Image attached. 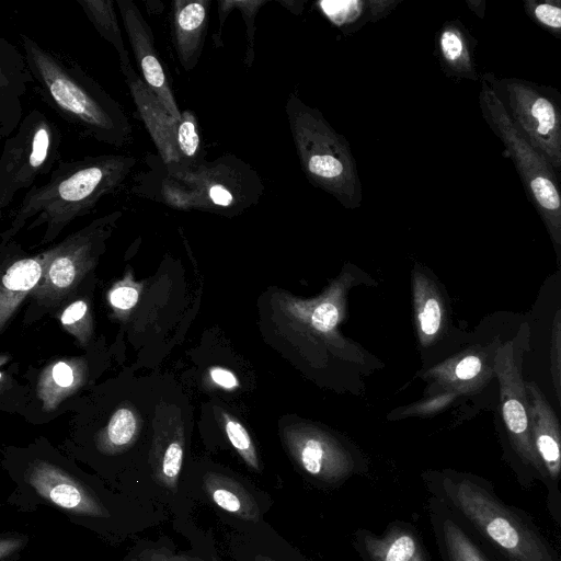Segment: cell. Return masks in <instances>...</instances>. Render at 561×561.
<instances>
[{
  "mask_svg": "<svg viewBox=\"0 0 561 561\" xmlns=\"http://www.w3.org/2000/svg\"><path fill=\"white\" fill-rule=\"evenodd\" d=\"M240 535L233 551L237 561H312L267 523Z\"/></svg>",
  "mask_w": 561,
  "mask_h": 561,
  "instance_id": "7402d4cb",
  "label": "cell"
},
{
  "mask_svg": "<svg viewBox=\"0 0 561 561\" xmlns=\"http://www.w3.org/2000/svg\"><path fill=\"white\" fill-rule=\"evenodd\" d=\"M34 82L24 54L4 37L0 41V136L10 137L22 122V99Z\"/></svg>",
  "mask_w": 561,
  "mask_h": 561,
  "instance_id": "ac0fdd59",
  "label": "cell"
},
{
  "mask_svg": "<svg viewBox=\"0 0 561 561\" xmlns=\"http://www.w3.org/2000/svg\"><path fill=\"white\" fill-rule=\"evenodd\" d=\"M480 104L486 124L504 145L527 196L550 237L561 266V186L554 170L520 136L493 87L483 81Z\"/></svg>",
  "mask_w": 561,
  "mask_h": 561,
  "instance_id": "8992f818",
  "label": "cell"
},
{
  "mask_svg": "<svg viewBox=\"0 0 561 561\" xmlns=\"http://www.w3.org/2000/svg\"><path fill=\"white\" fill-rule=\"evenodd\" d=\"M442 308L436 298H428L419 314L421 330L425 335H435L442 324Z\"/></svg>",
  "mask_w": 561,
  "mask_h": 561,
  "instance_id": "4dcf8cb0",
  "label": "cell"
},
{
  "mask_svg": "<svg viewBox=\"0 0 561 561\" xmlns=\"http://www.w3.org/2000/svg\"><path fill=\"white\" fill-rule=\"evenodd\" d=\"M440 45L444 56L451 62H460L465 60L468 55L461 34L454 31H445L443 33Z\"/></svg>",
  "mask_w": 561,
  "mask_h": 561,
  "instance_id": "1f68e13d",
  "label": "cell"
},
{
  "mask_svg": "<svg viewBox=\"0 0 561 561\" xmlns=\"http://www.w3.org/2000/svg\"><path fill=\"white\" fill-rule=\"evenodd\" d=\"M525 380L531 440L545 472L547 508L561 539V421L539 386Z\"/></svg>",
  "mask_w": 561,
  "mask_h": 561,
  "instance_id": "8fae6325",
  "label": "cell"
},
{
  "mask_svg": "<svg viewBox=\"0 0 561 561\" xmlns=\"http://www.w3.org/2000/svg\"><path fill=\"white\" fill-rule=\"evenodd\" d=\"M427 513L442 561H506L481 543L440 501L430 496Z\"/></svg>",
  "mask_w": 561,
  "mask_h": 561,
  "instance_id": "e0dca14e",
  "label": "cell"
},
{
  "mask_svg": "<svg viewBox=\"0 0 561 561\" xmlns=\"http://www.w3.org/2000/svg\"><path fill=\"white\" fill-rule=\"evenodd\" d=\"M152 425L153 436L148 457L150 476L162 492L174 496L180 491L185 450L184 424L180 410L175 405L161 402L157 405Z\"/></svg>",
  "mask_w": 561,
  "mask_h": 561,
  "instance_id": "5bb4252c",
  "label": "cell"
},
{
  "mask_svg": "<svg viewBox=\"0 0 561 561\" xmlns=\"http://www.w3.org/2000/svg\"><path fill=\"white\" fill-rule=\"evenodd\" d=\"M142 285L133 278L131 270H128L121 280L116 282L108 290V301L117 313H127L138 302Z\"/></svg>",
  "mask_w": 561,
  "mask_h": 561,
  "instance_id": "f1b7e54d",
  "label": "cell"
},
{
  "mask_svg": "<svg viewBox=\"0 0 561 561\" xmlns=\"http://www.w3.org/2000/svg\"><path fill=\"white\" fill-rule=\"evenodd\" d=\"M524 8L533 21L561 39V0H526Z\"/></svg>",
  "mask_w": 561,
  "mask_h": 561,
  "instance_id": "4316f807",
  "label": "cell"
},
{
  "mask_svg": "<svg viewBox=\"0 0 561 561\" xmlns=\"http://www.w3.org/2000/svg\"><path fill=\"white\" fill-rule=\"evenodd\" d=\"M123 216L114 210L94 219L87 227L68 236L51 249L44 276L33 291L34 297L45 305L64 300L95 265L105 241Z\"/></svg>",
  "mask_w": 561,
  "mask_h": 561,
  "instance_id": "30bf717a",
  "label": "cell"
},
{
  "mask_svg": "<svg viewBox=\"0 0 561 561\" xmlns=\"http://www.w3.org/2000/svg\"><path fill=\"white\" fill-rule=\"evenodd\" d=\"M27 542L26 536L2 535L0 539V561H7Z\"/></svg>",
  "mask_w": 561,
  "mask_h": 561,
  "instance_id": "d590c367",
  "label": "cell"
},
{
  "mask_svg": "<svg viewBox=\"0 0 561 561\" xmlns=\"http://www.w3.org/2000/svg\"><path fill=\"white\" fill-rule=\"evenodd\" d=\"M358 3L354 1H323L324 12L336 23H342Z\"/></svg>",
  "mask_w": 561,
  "mask_h": 561,
  "instance_id": "e575fe53",
  "label": "cell"
},
{
  "mask_svg": "<svg viewBox=\"0 0 561 561\" xmlns=\"http://www.w3.org/2000/svg\"><path fill=\"white\" fill-rule=\"evenodd\" d=\"M10 503L24 510L46 505L72 523L110 539L125 538L157 524L162 514L140 505L53 460L35 457L12 473Z\"/></svg>",
  "mask_w": 561,
  "mask_h": 561,
  "instance_id": "6da1fadb",
  "label": "cell"
},
{
  "mask_svg": "<svg viewBox=\"0 0 561 561\" xmlns=\"http://www.w3.org/2000/svg\"><path fill=\"white\" fill-rule=\"evenodd\" d=\"M115 3L139 68L140 77L157 95L165 110L180 121L182 112L179 110L175 101V94L169 82L165 66L156 48L150 25L134 1L116 0Z\"/></svg>",
  "mask_w": 561,
  "mask_h": 561,
  "instance_id": "4fadbf2b",
  "label": "cell"
},
{
  "mask_svg": "<svg viewBox=\"0 0 561 561\" xmlns=\"http://www.w3.org/2000/svg\"><path fill=\"white\" fill-rule=\"evenodd\" d=\"M141 427V416L136 408L122 403L112 413L107 424L98 432L96 449L106 456L123 454L136 443Z\"/></svg>",
  "mask_w": 561,
  "mask_h": 561,
  "instance_id": "603a6c76",
  "label": "cell"
},
{
  "mask_svg": "<svg viewBox=\"0 0 561 561\" xmlns=\"http://www.w3.org/2000/svg\"><path fill=\"white\" fill-rule=\"evenodd\" d=\"M524 319L525 379L539 386L561 421V266L546 277Z\"/></svg>",
  "mask_w": 561,
  "mask_h": 561,
  "instance_id": "52a82bcc",
  "label": "cell"
},
{
  "mask_svg": "<svg viewBox=\"0 0 561 561\" xmlns=\"http://www.w3.org/2000/svg\"><path fill=\"white\" fill-rule=\"evenodd\" d=\"M129 154L89 156L61 161L43 185L25 193L3 241L15 236L31 219L28 229L45 226L44 240H53L75 219L89 215L106 196L118 192L135 168Z\"/></svg>",
  "mask_w": 561,
  "mask_h": 561,
  "instance_id": "3957f363",
  "label": "cell"
},
{
  "mask_svg": "<svg viewBox=\"0 0 561 561\" xmlns=\"http://www.w3.org/2000/svg\"><path fill=\"white\" fill-rule=\"evenodd\" d=\"M209 0H174L171 3L173 46L182 68L193 70L203 54L209 20Z\"/></svg>",
  "mask_w": 561,
  "mask_h": 561,
  "instance_id": "d6986e66",
  "label": "cell"
},
{
  "mask_svg": "<svg viewBox=\"0 0 561 561\" xmlns=\"http://www.w3.org/2000/svg\"><path fill=\"white\" fill-rule=\"evenodd\" d=\"M24 56L42 100L83 136L124 147L133 126L123 106L80 65L21 34Z\"/></svg>",
  "mask_w": 561,
  "mask_h": 561,
  "instance_id": "277c9868",
  "label": "cell"
},
{
  "mask_svg": "<svg viewBox=\"0 0 561 561\" xmlns=\"http://www.w3.org/2000/svg\"><path fill=\"white\" fill-rule=\"evenodd\" d=\"M508 116L528 145L554 170L561 171V95L552 88L486 73Z\"/></svg>",
  "mask_w": 561,
  "mask_h": 561,
  "instance_id": "ba28073f",
  "label": "cell"
},
{
  "mask_svg": "<svg viewBox=\"0 0 561 561\" xmlns=\"http://www.w3.org/2000/svg\"><path fill=\"white\" fill-rule=\"evenodd\" d=\"M352 545L363 561H432L417 528L404 520H393L381 534L358 528Z\"/></svg>",
  "mask_w": 561,
  "mask_h": 561,
  "instance_id": "9a60e30c",
  "label": "cell"
},
{
  "mask_svg": "<svg viewBox=\"0 0 561 561\" xmlns=\"http://www.w3.org/2000/svg\"><path fill=\"white\" fill-rule=\"evenodd\" d=\"M527 340L528 328L523 316L518 325L502 343L495 358L500 413L497 427L503 458L524 489H529L537 482H545V472L531 440L523 370Z\"/></svg>",
  "mask_w": 561,
  "mask_h": 561,
  "instance_id": "5b68a950",
  "label": "cell"
},
{
  "mask_svg": "<svg viewBox=\"0 0 561 561\" xmlns=\"http://www.w3.org/2000/svg\"><path fill=\"white\" fill-rule=\"evenodd\" d=\"M175 142L179 164L187 167L204 159L202 156V139L194 112L185 110L181 113Z\"/></svg>",
  "mask_w": 561,
  "mask_h": 561,
  "instance_id": "d4e9b609",
  "label": "cell"
},
{
  "mask_svg": "<svg viewBox=\"0 0 561 561\" xmlns=\"http://www.w3.org/2000/svg\"><path fill=\"white\" fill-rule=\"evenodd\" d=\"M88 365L79 357L64 358L48 365L39 375L37 396L46 412L78 391L87 381Z\"/></svg>",
  "mask_w": 561,
  "mask_h": 561,
  "instance_id": "44dd1931",
  "label": "cell"
},
{
  "mask_svg": "<svg viewBox=\"0 0 561 561\" xmlns=\"http://www.w3.org/2000/svg\"><path fill=\"white\" fill-rule=\"evenodd\" d=\"M59 128L38 108L22 119L8 137L0 158V208L9 206L16 193L31 188L37 178L51 173L60 156Z\"/></svg>",
  "mask_w": 561,
  "mask_h": 561,
  "instance_id": "9c48e42d",
  "label": "cell"
},
{
  "mask_svg": "<svg viewBox=\"0 0 561 561\" xmlns=\"http://www.w3.org/2000/svg\"><path fill=\"white\" fill-rule=\"evenodd\" d=\"M51 249L35 256L24 257L12 263L2 276L0 290V329L31 291L42 280Z\"/></svg>",
  "mask_w": 561,
  "mask_h": 561,
  "instance_id": "ffe728a7",
  "label": "cell"
},
{
  "mask_svg": "<svg viewBox=\"0 0 561 561\" xmlns=\"http://www.w3.org/2000/svg\"><path fill=\"white\" fill-rule=\"evenodd\" d=\"M337 319L339 312L336 307L331 302H323L314 309L311 323L317 330L328 332L335 327Z\"/></svg>",
  "mask_w": 561,
  "mask_h": 561,
  "instance_id": "d6a6232c",
  "label": "cell"
},
{
  "mask_svg": "<svg viewBox=\"0 0 561 561\" xmlns=\"http://www.w3.org/2000/svg\"><path fill=\"white\" fill-rule=\"evenodd\" d=\"M66 331L72 334L82 346L88 344L93 331V322L89 304L78 299L68 305L59 317Z\"/></svg>",
  "mask_w": 561,
  "mask_h": 561,
  "instance_id": "484cf974",
  "label": "cell"
},
{
  "mask_svg": "<svg viewBox=\"0 0 561 561\" xmlns=\"http://www.w3.org/2000/svg\"><path fill=\"white\" fill-rule=\"evenodd\" d=\"M312 173L323 178H334L341 174L343 167L339 160L331 156H313L309 161Z\"/></svg>",
  "mask_w": 561,
  "mask_h": 561,
  "instance_id": "836d02e7",
  "label": "cell"
},
{
  "mask_svg": "<svg viewBox=\"0 0 561 561\" xmlns=\"http://www.w3.org/2000/svg\"><path fill=\"white\" fill-rule=\"evenodd\" d=\"M77 3L81 5L98 33L114 47L118 55L119 66L129 65V54L124 44L114 9L116 3L112 0H77Z\"/></svg>",
  "mask_w": 561,
  "mask_h": 561,
  "instance_id": "cb8c5ba5",
  "label": "cell"
},
{
  "mask_svg": "<svg viewBox=\"0 0 561 561\" xmlns=\"http://www.w3.org/2000/svg\"><path fill=\"white\" fill-rule=\"evenodd\" d=\"M201 490L204 497L240 534L265 525V516L274 503L265 491L241 477L219 470H209L203 474Z\"/></svg>",
  "mask_w": 561,
  "mask_h": 561,
  "instance_id": "7c38bea8",
  "label": "cell"
},
{
  "mask_svg": "<svg viewBox=\"0 0 561 561\" xmlns=\"http://www.w3.org/2000/svg\"><path fill=\"white\" fill-rule=\"evenodd\" d=\"M210 380L226 390H233L239 386V381L234 374L222 367H211L208 370Z\"/></svg>",
  "mask_w": 561,
  "mask_h": 561,
  "instance_id": "8d00e7d4",
  "label": "cell"
},
{
  "mask_svg": "<svg viewBox=\"0 0 561 561\" xmlns=\"http://www.w3.org/2000/svg\"><path fill=\"white\" fill-rule=\"evenodd\" d=\"M122 561H205L198 557L173 551L165 545L139 543Z\"/></svg>",
  "mask_w": 561,
  "mask_h": 561,
  "instance_id": "f546056e",
  "label": "cell"
},
{
  "mask_svg": "<svg viewBox=\"0 0 561 561\" xmlns=\"http://www.w3.org/2000/svg\"><path fill=\"white\" fill-rule=\"evenodd\" d=\"M430 495L444 503L485 547L506 561H561V554L519 507L505 503L493 483L455 470L424 474Z\"/></svg>",
  "mask_w": 561,
  "mask_h": 561,
  "instance_id": "7a4b0ae2",
  "label": "cell"
},
{
  "mask_svg": "<svg viewBox=\"0 0 561 561\" xmlns=\"http://www.w3.org/2000/svg\"><path fill=\"white\" fill-rule=\"evenodd\" d=\"M119 68L137 113L146 126L162 162L165 164L179 163L175 142L179 119L165 110L131 64L119 66Z\"/></svg>",
  "mask_w": 561,
  "mask_h": 561,
  "instance_id": "2e32d148",
  "label": "cell"
},
{
  "mask_svg": "<svg viewBox=\"0 0 561 561\" xmlns=\"http://www.w3.org/2000/svg\"><path fill=\"white\" fill-rule=\"evenodd\" d=\"M222 416L225 432L230 444L251 469L260 471L256 451L247 430L241 423L230 417L229 414L222 413Z\"/></svg>",
  "mask_w": 561,
  "mask_h": 561,
  "instance_id": "83f0119b",
  "label": "cell"
}]
</instances>
